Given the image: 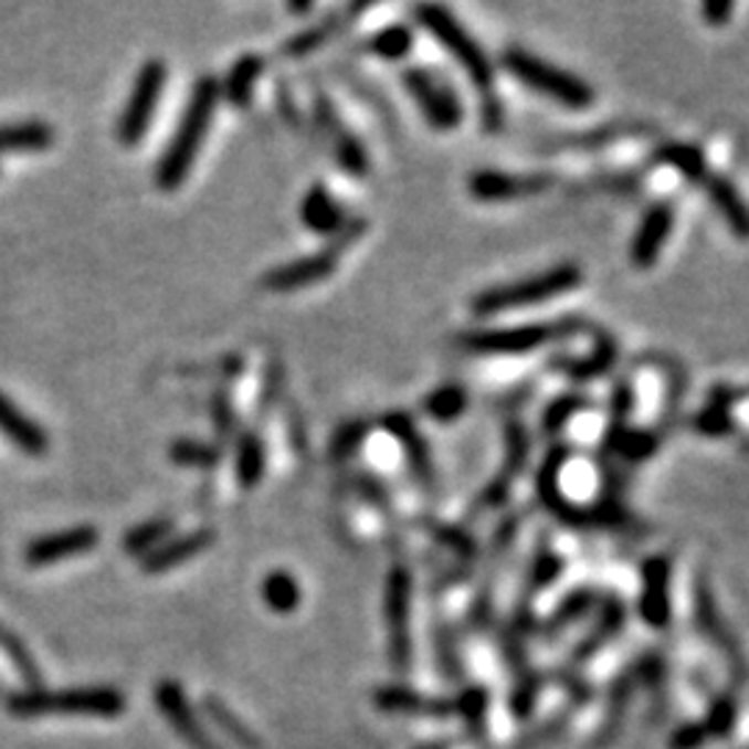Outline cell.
<instances>
[{"label":"cell","mask_w":749,"mask_h":749,"mask_svg":"<svg viewBox=\"0 0 749 749\" xmlns=\"http://www.w3.org/2000/svg\"><path fill=\"white\" fill-rule=\"evenodd\" d=\"M18 716H101L114 719L123 714L125 697L114 688H64V692H25L9 703Z\"/></svg>","instance_id":"7a4b0ae2"},{"label":"cell","mask_w":749,"mask_h":749,"mask_svg":"<svg viewBox=\"0 0 749 749\" xmlns=\"http://www.w3.org/2000/svg\"><path fill=\"white\" fill-rule=\"evenodd\" d=\"M211 541H214V534H211V530H194V534L170 539L167 545L156 547L154 552L145 556L143 561L145 572H167V569L181 567L183 561H189V558H194L198 552H203Z\"/></svg>","instance_id":"9a60e30c"},{"label":"cell","mask_w":749,"mask_h":749,"mask_svg":"<svg viewBox=\"0 0 749 749\" xmlns=\"http://www.w3.org/2000/svg\"><path fill=\"white\" fill-rule=\"evenodd\" d=\"M580 405H583V403H580V398H563V400H558L556 405H550V411H547V414H545V428H547V431L556 433L558 428H561L563 422H567L569 416H572L574 411L580 409Z\"/></svg>","instance_id":"d6a6232c"},{"label":"cell","mask_w":749,"mask_h":749,"mask_svg":"<svg viewBox=\"0 0 749 749\" xmlns=\"http://www.w3.org/2000/svg\"><path fill=\"white\" fill-rule=\"evenodd\" d=\"M156 703H159V710L165 714V719L170 721L172 730L178 732V736L183 738V741L189 743V747L194 749H220L214 741H211L209 736L203 732V727H200V721L194 719L192 708H189L187 697H183L181 686L172 681H165L159 683V688H156Z\"/></svg>","instance_id":"30bf717a"},{"label":"cell","mask_w":749,"mask_h":749,"mask_svg":"<svg viewBox=\"0 0 749 749\" xmlns=\"http://www.w3.org/2000/svg\"><path fill=\"white\" fill-rule=\"evenodd\" d=\"M580 284V270L574 264H558L547 273L534 275V278L517 281L508 286H494L472 300V308L481 317H494L499 312H511L519 306H536V303L552 300L567 292H572Z\"/></svg>","instance_id":"3957f363"},{"label":"cell","mask_w":749,"mask_h":749,"mask_svg":"<svg viewBox=\"0 0 749 749\" xmlns=\"http://www.w3.org/2000/svg\"><path fill=\"white\" fill-rule=\"evenodd\" d=\"M165 84H167V67L159 62V59L143 64L137 81H134L131 95H128V103H125L123 114H119V119H117L119 143L128 145V148L143 143L145 131H148L150 123H154V114H156V106H159V97H161V89H165Z\"/></svg>","instance_id":"8992f818"},{"label":"cell","mask_w":749,"mask_h":749,"mask_svg":"<svg viewBox=\"0 0 749 749\" xmlns=\"http://www.w3.org/2000/svg\"><path fill=\"white\" fill-rule=\"evenodd\" d=\"M262 594L270 611L275 613H292L300 605V586H297V580L292 578L289 572H284V569H275V572L267 574V580H264L262 586Z\"/></svg>","instance_id":"ffe728a7"},{"label":"cell","mask_w":749,"mask_h":749,"mask_svg":"<svg viewBox=\"0 0 749 749\" xmlns=\"http://www.w3.org/2000/svg\"><path fill=\"white\" fill-rule=\"evenodd\" d=\"M97 545V530L84 525V528H70L62 534H48L42 539L31 541L25 550V561L31 567H51V563L67 561V558L84 556Z\"/></svg>","instance_id":"9c48e42d"},{"label":"cell","mask_w":749,"mask_h":749,"mask_svg":"<svg viewBox=\"0 0 749 749\" xmlns=\"http://www.w3.org/2000/svg\"><path fill=\"white\" fill-rule=\"evenodd\" d=\"M264 70V59L262 56H242L228 73L225 86H220V92H225V97L236 106H244L250 101V92H253V84L262 75Z\"/></svg>","instance_id":"d6986e66"},{"label":"cell","mask_w":749,"mask_h":749,"mask_svg":"<svg viewBox=\"0 0 749 749\" xmlns=\"http://www.w3.org/2000/svg\"><path fill=\"white\" fill-rule=\"evenodd\" d=\"M367 45L369 51L383 59H403L411 51V45H414V36H411V31L405 25H392V29L378 31Z\"/></svg>","instance_id":"d4e9b609"},{"label":"cell","mask_w":749,"mask_h":749,"mask_svg":"<svg viewBox=\"0 0 749 749\" xmlns=\"http://www.w3.org/2000/svg\"><path fill=\"white\" fill-rule=\"evenodd\" d=\"M236 472L244 486L262 481L264 475V444L256 436H242L236 447Z\"/></svg>","instance_id":"7402d4cb"},{"label":"cell","mask_w":749,"mask_h":749,"mask_svg":"<svg viewBox=\"0 0 749 749\" xmlns=\"http://www.w3.org/2000/svg\"><path fill=\"white\" fill-rule=\"evenodd\" d=\"M466 409V394L461 387H442L425 400V411L439 422H450Z\"/></svg>","instance_id":"4316f807"},{"label":"cell","mask_w":749,"mask_h":749,"mask_svg":"<svg viewBox=\"0 0 749 749\" xmlns=\"http://www.w3.org/2000/svg\"><path fill=\"white\" fill-rule=\"evenodd\" d=\"M0 647L7 650L9 658H12L14 664H18L20 675H23L25 681H29V683H36V681H40V672H36L34 658H31V655L25 653L23 644L18 642V636H12V633L3 631V627H0Z\"/></svg>","instance_id":"f1b7e54d"},{"label":"cell","mask_w":749,"mask_h":749,"mask_svg":"<svg viewBox=\"0 0 749 749\" xmlns=\"http://www.w3.org/2000/svg\"><path fill=\"white\" fill-rule=\"evenodd\" d=\"M705 187H708L710 200H714V205L719 209V214L725 217L730 231L736 233V236L749 239V205L743 203L738 189L721 176H705Z\"/></svg>","instance_id":"2e32d148"},{"label":"cell","mask_w":749,"mask_h":749,"mask_svg":"<svg viewBox=\"0 0 749 749\" xmlns=\"http://www.w3.org/2000/svg\"><path fill=\"white\" fill-rule=\"evenodd\" d=\"M697 431L708 433V436H721V433H730V416H727V411L721 409V403H714L708 411H703V414L697 416Z\"/></svg>","instance_id":"1f68e13d"},{"label":"cell","mask_w":749,"mask_h":749,"mask_svg":"<svg viewBox=\"0 0 749 749\" xmlns=\"http://www.w3.org/2000/svg\"><path fill=\"white\" fill-rule=\"evenodd\" d=\"M358 439H361V425L345 428V433L336 439V455H350L358 447Z\"/></svg>","instance_id":"836d02e7"},{"label":"cell","mask_w":749,"mask_h":749,"mask_svg":"<svg viewBox=\"0 0 749 749\" xmlns=\"http://www.w3.org/2000/svg\"><path fill=\"white\" fill-rule=\"evenodd\" d=\"M0 433L12 439L29 455H42L48 450L45 431L34 420H29L7 394H0Z\"/></svg>","instance_id":"5bb4252c"},{"label":"cell","mask_w":749,"mask_h":749,"mask_svg":"<svg viewBox=\"0 0 749 749\" xmlns=\"http://www.w3.org/2000/svg\"><path fill=\"white\" fill-rule=\"evenodd\" d=\"M205 710H209L211 719H214L217 725L228 732V736L236 738V743H242L244 749H259V738L253 736V732H250L247 727L236 719V716H233V710H228L220 699L205 697Z\"/></svg>","instance_id":"484cf974"},{"label":"cell","mask_w":749,"mask_h":749,"mask_svg":"<svg viewBox=\"0 0 749 749\" xmlns=\"http://www.w3.org/2000/svg\"><path fill=\"white\" fill-rule=\"evenodd\" d=\"M703 14L708 18V23L725 25L727 18L732 14V3H705Z\"/></svg>","instance_id":"e575fe53"},{"label":"cell","mask_w":749,"mask_h":749,"mask_svg":"<svg viewBox=\"0 0 749 749\" xmlns=\"http://www.w3.org/2000/svg\"><path fill=\"white\" fill-rule=\"evenodd\" d=\"M672 222H675V214H672L669 205H655V209L647 211V217L639 225L636 236L631 242V262L636 267L647 270L658 262L661 250H664L666 239H669Z\"/></svg>","instance_id":"7c38bea8"},{"label":"cell","mask_w":749,"mask_h":749,"mask_svg":"<svg viewBox=\"0 0 749 749\" xmlns=\"http://www.w3.org/2000/svg\"><path fill=\"white\" fill-rule=\"evenodd\" d=\"M172 530V519H154V523L137 525L131 534L125 536V550L137 552V556H148L156 547H161V541L167 539V534Z\"/></svg>","instance_id":"603a6c76"},{"label":"cell","mask_w":749,"mask_h":749,"mask_svg":"<svg viewBox=\"0 0 749 749\" xmlns=\"http://www.w3.org/2000/svg\"><path fill=\"white\" fill-rule=\"evenodd\" d=\"M334 34V23L328 25H319V29H312L306 31V34L295 36V40H289V45H286V56H306V53H312L314 48L323 45L328 36Z\"/></svg>","instance_id":"4dcf8cb0"},{"label":"cell","mask_w":749,"mask_h":749,"mask_svg":"<svg viewBox=\"0 0 749 749\" xmlns=\"http://www.w3.org/2000/svg\"><path fill=\"white\" fill-rule=\"evenodd\" d=\"M389 422H392V425H389V428H392V431L398 433L400 442H403V447H405V453H409L411 466H414L416 477H420V481L425 483V486H431V481H433L431 453H428L425 442H422V436H420V433H416V428L411 425L409 420H400V416H394V420H389Z\"/></svg>","instance_id":"44dd1931"},{"label":"cell","mask_w":749,"mask_h":749,"mask_svg":"<svg viewBox=\"0 0 749 749\" xmlns=\"http://www.w3.org/2000/svg\"><path fill=\"white\" fill-rule=\"evenodd\" d=\"M525 455H528V439H525V431L519 425H511L508 428V455H506V472H503V477H499L497 483L492 486L494 497H503V494L508 492V483H511V477L517 475L519 470H523L525 464Z\"/></svg>","instance_id":"cb8c5ba5"},{"label":"cell","mask_w":749,"mask_h":749,"mask_svg":"<svg viewBox=\"0 0 749 749\" xmlns=\"http://www.w3.org/2000/svg\"><path fill=\"white\" fill-rule=\"evenodd\" d=\"M220 81L217 78H200L194 84L192 101L187 103L181 123L176 128V137L167 145L165 156H161L159 167H156V183L159 189H178L187 181L189 170L194 167V159L200 154L205 131H209L211 119H214L217 101H220Z\"/></svg>","instance_id":"6da1fadb"},{"label":"cell","mask_w":749,"mask_h":749,"mask_svg":"<svg viewBox=\"0 0 749 749\" xmlns=\"http://www.w3.org/2000/svg\"><path fill=\"white\" fill-rule=\"evenodd\" d=\"M51 143L53 128L51 125L40 123V119L0 125V154H7V150H42Z\"/></svg>","instance_id":"ac0fdd59"},{"label":"cell","mask_w":749,"mask_h":749,"mask_svg":"<svg viewBox=\"0 0 749 749\" xmlns=\"http://www.w3.org/2000/svg\"><path fill=\"white\" fill-rule=\"evenodd\" d=\"M172 458L189 466H211L217 461V453L209 447V444L178 442L176 447H172Z\"/></svg>","instance_id":"f546056e"},{"label":"cell","mask_w":749,"mask_h":749,"mask_svg":"<svg viewBox=\"0 0 749 749\" xmlns=\"http://www.w3.org/2000/svg\"><path fill=\"white\" fill-rule=\"evenodd\" d=\"M300 214L303 222H306L314 233H339L347 228L345 211L339 209V203L330 198L325 187L308 189V194L303 198Z\"/></svg>","instance_id":"e0dca14e"},{"label":"cell","mask_w":749,"mask_h":749,"mask_svg":"<svg viewBox=\"0 0 749 749\" xmlns=\"http://www.w3.org/2000/svg\"><path fill=\"white\" fill-rule=\"evenodd\" d=\"M547 187L545 176H506V172H475L470 178V192L475 198L494 203V200H511L519 194H534Z\"/></svg>","instance_id":"4fadbf2b"},{"label":"cell","mask_w":749,"mask_h":749,"mask_svg":"<svg viewBox=\"0 0 749 749\" xmlns=\"http://www.w3.org/2000/svg\"><path fill=\"white\" fill-rule=\"evenodd\" d=\"M416 18H420V23L447 48L450 56L458 59L461 67L466 70V75H470L481 89H488V86H492L494 75L492 62H488V56L481 51V45L461 29V23L447 12V9L420 7L416 9Z\"/></svg>","instance_id":"5b68a950"},{"label":"cell","mask_w":749,"mask_h":749,"mask_svg":"<svg viewBox=\"0 0 749 749\" xmlns=\"http://www.w3.org/2000/svg\"><path fill=\"white\" fill-rule=\"evenodd\" d=\"M405 89L414 97L416 106L422 108L428 123L439 131H450L461 123V103L455 101V95L450 89H444L436 78L425 73V70H409L403 75Z\"/></svg>","instance_id":"52a82bcc"},{"label":"cell","mask_w":749,"mask_h":749,"mask_svg":"<svg viewBox=\"0 0 749 749\" xmlns=\"http://www.w3.org/2000/svg\"><path fill=\"white\" fill-rule=\"evenodd\" d=\"M503 64L511 75H517L523 84H528L530 89H536L539 95L552 97V101L563 103L569 108H583L594 101V92L586 81H580L578 75L563 73L558 70L556 64L545 62V59L534 56L528 51H519V48H511V51L503 53Z\"/></svg>","instance_id":"277c9868"},{"label":"cell","mask_w":749,"mask_h":749,"mask_svg":"<svg viewBox=\"0 0 749 749\" xmlns=\"http://www.w3.org/2000/svg\"><path fill=\"white\" fill-rule=\"evenodd\" d=\"M661 159L669 161L672 167H677V170L683 172V176L688 178H705V161H703V154H699L697 148H688V145H675V148H666L664 154H661Z\"/></svg>","instance_id":"83f0119b"},{"label":"cell","mask_w":749,"mask_h":749,"mask_svg":"<svg viewBox=\"0 0 749 749\" xmlns=\"http://www.w3.org/2000/svg\"><path fill=\"white\" fill-rule=\"evenodd\" d=\"M336 270V253H314V256H303L297 262L284 264V267H275L264 275L262 284L270 292H295L300 286L317 284L325 281L328 275H334Z\"/></svg>","instance_id":"8fae6325"},{"label":"cell","mask_w":749,"mask_h":749,"mask_svg":"<svg viewBox=\"0 0 749 749\" xmlns=\"http://www.w3.org/2000/svg\"><path fill=\"white\" fill-rule=\"evenodd\" d=\"M556 325H523V328L483 330V334H466L461 345L472 352H488V356H508V352H528L541 347L556 336Z\"/></svg>","instance_id":"ba28073f"}]
</instances>
